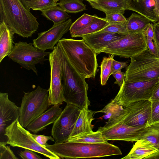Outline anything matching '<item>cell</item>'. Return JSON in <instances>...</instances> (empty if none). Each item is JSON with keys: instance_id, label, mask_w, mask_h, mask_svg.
<instances>
[{"instance_id": "cell-1", "label": "cell", "mask_w": 159, "mask_h": 159, "mask_svg": "<svg viewBox=\"0 0 159 159\" xmlns=\"http://www.w3.org/2000/svg\"><path fill=\"white\" fill-rule=\"evenodd\" d=\"M58 43L68 61L80 74L85 79L95 78L98 66L97 55L83 39L62 38Z\"/></svg>"}, {"instance_id": "cell-2", "label": "cell", "mask_w": 159, "mask_h": 159, "mask_svg": "<svg viewBox=\"0 0 159 159\" xmlns=\"http://www.w3.org/2000/svg\"><path fill=\"white\" fill-rule=\"evenodd\" d=\"M4 21L14 34L31 37L37 30V18L20 0H0V22Z\"/></svg>"}, {"instance_id": "cell-3", "label": "cell", "mask_w": 159, "mask_h": 159, "mask_svg": "<svg viewBox=\"0 0 159 159\" xmlns=\"http://www.w3.org/2000/svg\"><path fill=\"white\" fill-rule=\"evenodd\" d=\"M46 147L63 159L101 157L122 154L118 147L108 142L89 143L67 141L48 144Z\"/></svg>"}, {"instance_id": "cell-4", "label": "cell", "mask_w": 159, "mask_h": 159, "mask_svg": "<svg viewBox=\"0 0 159 159\" xmlns=\"http://www.w3.org/2000/svg\"><path fill=\"white\" fill-rule=\"evenodd\" d=\"M62 53V81L66 102L75 105L80 110L89 109L90 102L88 95V84Z\"/></svg>"}, {"instance_id": "cell-5", "label": "cell", "mask_w": 159, "mask_h": 159, "mask_svg": "<svg viewBox=\"0 0 159 159\" xmlns=\"http://www.w3.org/2000/svg\"><path fill=\"white\" fill-rule=\"evenodd\" d=\"M130 59L125 72L124 81L134 82L159 78V57L151 53L148 48Z\"/></svg>"}, {"instance_id": "cell-6", "label": "cell", "mask_w": 159, "mask_h": 159, "mask_svg": "<svg viewBox=\"0 0 159 159\" xmlns=\"http://www.w3.org/2000/svg\"><path fill=\"white\" fill-rule=\"evenodd\" d=\"M48 90L39 85L34 90L24 92L20 109L19 120L24 128L48 110Z\"/></svg>"}, {"instance_id": "cell-7", "label": "cell", "mask_w": 159, "mask_h": 159, "mask_svg": "<svg viewBox=\"0 0 159 159\" xmlns=\"http://www.w3.org/2000/svg\"><path fill=\"white\" fill-rule=\"evenodd\" d=\"M20 124L19 118L6 128L5 135L7 138V144L13 147H18L32 150L51 159L60 158L35 140L29 130Z\"/></svg>"}, {"instance_id": "cell-8", "label": "cell", "mask_w": 159, "mask_h": 159, "mask_svg": "<svg viewBox=\"0 0 159 159\" xmlns=\"http://www.w3.org/2000/svg\"><path fill=\"white\" fill-rule=\"evenodd\" d=\"M50 68L48 90L49 105H60L66 102L62 82L63 53L58 43L49 56Z\"/></svg>"}, {"instance_id": "cell-9", "label": "cell", "mask_w": 159, "mask_h": 159, "mask_svg": "<svg viewBox=\"0 0 159 159\" xmlns=\"http://www.w3.org/2000/svg\"><path fill=\"white\" fill-rule=\"evenodd\" d=\"M148 48L144 32L129 33L111 43L102 52L121 57H131Z\"/></svg>"}, {"instance_id": "cell-10", "label": "cell", "mask_w": 159, "mask_h": 159, "mask_svg": "<svg viewBox=\"0 0 159 159\" xmlns=\"http://www.w3.org/2000/svg\"><path fill=\"white\" fill-rule=\"evenodd\" d=\"M159 81V78L134 82L124 80L113 100L123 108L136 101L149 100Z\"/></svg>"}, {"instance_id": "cell-11", "label": "cell", "mask_w": 159, "mask_h": 159, "mask_svg": "<svg viewBox=\"0 0 159 159\" xmlns=\"http://www.w3.org/2000/svg\"><path fill=\"white\" fill-rule=\"evenodd\" d=\"M50 53L39 49L32 43L20 41L15 43L8 56L22 67L29 70H32L38 75L36 65L44 64L48 60L45 57H49Z\"/></svg>"}, {"instance_id": "cell-12", "label": "cell", "mask_w": 159, "mask_h": 159, "mask_svg": "<svg viewBox=\"0 0 159 159\" xmlns=\"http://www.w3.org/2000/svg\"><path fill=\"white\" fill-rule=\"evenodd\" d=\"M81 110L76 106L66 103L60 115L53 123L51 134L55 143L67 142L72 132Z\"/></svg>"}, {"instance_id": "cell-13", "label": "cell", "mask_w": 159, "mask_h": 159, "mask_svg": "<svg viewBox=\"0 0 159 159\" xmlns=\"http://www.w3.org/2000/svg\"><path fill=\"white\" fill-rule=\"evenodd\" d=\"M145 127H135L129 126L122 121L116 120L106 123L98 128L106 139L112 140L136 141L140 139Z\"/></svg>"}, {"instance_id": "cell-14", "label": "cell", "mask_w": 159, "mask_h": 159, "mask_svg": "<svg viewBox=\"0 0 159 159\" xmlns=\"http://www.w3.org/2000/svg\"><path fill=\"white\" fill-rule=\"evenodd\" d=\"M151 102L149 100L132 102L124 108L123 113L116 120L135 127H146L150 118Z\"/></svg>"}, {"instance_id": "cell-15", "label": "cell", "mask_w": 159, "mask_h": 159, "mask_svg": "<svg viewBox=\"0 0 159 159\" xmlns=\"http://www.w3.org/2000/svg\"><path fill=\"white\" fill-rule=\"evenodd\" d=\"M72 24V20L69 18L63 23L53 25L48 30L38 33L37 38L33 40V45L43 51L53 50L63 35L69 30Z\"/></svg>"}, {"instance_id": "cell-16", "label": "cell", "mask_w": 159, "mask_h": 159, "mask_svg": "<svg viewBox=\"0 0 159 159\" xmlns=\"http://www.w3.org/2000/svg\"><path fill=\"white\" fill-rule=\"evenodd\" d=\"M20 109L9 99L7 93H0V142L7 143L5 130L19 118Z\"/></svg>"}, {"instance_id": "cell-17", "label": "cell", "mask_w": 159, "mask_h": 159, "mask_svg": "<svg viewBox=\"0 0 159 159\" xmlns=\"http://www.w3.org/2000/svg\"><path fill=\"white\" fill-rule=\"evenodd\" d=\"M124 35L116 33L97 32L81 37L97 55L102 52V50L111 43Z\"/></svg>"}, {"instance_id": "cell-18", "label": "cell", "mask_w": 159, "mask_h": 159, "mask_svg": "<svg viewBox=\"0 0 159 159\" xmlns=\"http://www.w3.org/2000/svg\"><path fill=\"white\" fill-rule=\"evenodd\" d=\"M62 108L55 105L48 109L31 122L27 127V129L34 134L45 129L48 125L53 124L60 115Z\"/></svg>"}, {"instance_id": "cell-19", "label": "cell", "mask_w": 159, "mask_h": 159, "mask_svg": "<svg viewBox=\"0 0 159 159\" xmlns=\"http://www.w3.org/2000/svg\"><path fill=\"white\" fill-rule=\"evenodd\" d=\"M88 2L93 8L102 11L106 15L112 13L123 14L125 10H130L128 0H98Z\"/></svg>"}, {"instance_id": "cell-20", "label": "cell", "mask_w": 159, "mask_h": 159, "mask_svg": "<svg viewBox=\"0 0 159 159\" xmlns=\"http://www.w3.org/2000/svg\"><path fill=\"white\" fill-rule=\"evenodd\" d=\"M130 10L138 13L151 22H158L155 9V4L152 0H128Z\"/></svg>"}, {"instance_id": "cell-21", "label": "cell", "mask_w": 159, "mask_h": 159, "mask_svg": "<svg viewBox=\"0 0 159 159\" xmlns=\"http://www.w3.org/2000/svg\"><path fill=\"white\" fill-rule=\"evenodd\" d=\"M95 112L89 109L81 110L69 138L92 131L93 126L92 125V122L94 119L93 117Z\"/></svg>"}, {"instance_id": "cell-22", "label": "cell", "mask_w": 159, "mask_h": 159, "mask_svg": "<svg viewBox=\"0 0 159 159\" xmlns=\"http://www.w3.org/2000/svg\"><path fill=\"white\" fill-rule=\"evenodd\" d=\"M13 30L4 21L0 22V63L11 52L14 47Z\"/></svg>"}, {"instance_id": "cell-23", "label": "cell", "mask_w": 159, "mask_h": 159, "mask_svg": "<svg viewBox=\"0 0 159 159\" xmlns=\"http://www.w3.org/2000/svg\"><path fill=\"white\" fill-rule=\"evenodd\" d=\"M158 150L149 143L140 139L133 145L129 153L123 159H147L152 154Z\"/></svg>"}, {"instance_id": "cell-24", "label": "cell", "mask_w": 159, "mask_h": 159, "mask_svg": "<svg viewBox=\"0 0 159 159\" xmlns=\"http://www.w3.org/2000/svg\"><path fill=\"white\" fill-rule=\"evenodd\" d=\"M150 23V21L144 16L132 13L127 19V29L129 33L144 32Z\"/></svg>"}, {"instance_id": "cell-25", "label": "cell", "mask_w": 159, "mask_h": 159, "mask_svg": "<svg viewBox=\"0 0 159 159\" xmlns=\"http://www.w3.org/2000/svg\"><path fill=\"white\" fill-rule=\"evenodd\" d=\"M41 11V14L48 20L52 21L53 25L63 23L71 17V16L68 15L66 11L58 6Z\"/></svg>"}, {"instance_id": "cell-26", "label": "cell", "mask_w": 159, "mask_h": 159, "mask_svg": "<svg viewBox=\"0 0 159 159\" xmlns=\"http://www.w3.org/2000/svg\"><path fill=\"white\" fill-rule=\"evenodd\" d=\"M107 141L103 136L101 132L98 130L96 131H92L86 132L69 138L67 141L93 143H106Z\"/></svg>"}, {"instance_id": "cell-27", "label": "cell", "mask_w": 159, "mask_h": 159, "mask_svg": "<svg viewBox=\"0 0 159 159\" xmlns=\"http://www.w3.org/2000/svg\"><path fill=\"white\" fill-rule=\"evenodd\" d=\"M109 24L106 18L98 17L89 25L81 30L70 34L72 37H82V36L98 32Z\"/></svg>"}, {"instance_id": "cell-28", "label": "cell", "mask_w": 159, "mask_h": 159, "mask_svg": "<svg viewBox=\"0 0 159 159\" xmlns=\"http://www.w3.org/2000/svg\"><path fill=\"white\" fill-rule=\"evenodd\" d=\"M140 139L149 143L159 150V124L146 127Z\"/></svg>"}, {"instance_id": "cell-29", "label": "cell", "mask_w": 159, "mask_h": 159, "mask_svg": "<svg viewBox=\"0 0 159 159\" xmlns=\"http://www.w3.org/2000/svg\"><path fill=\"white\" fill-rule=\"evenodd\" d=\"M124 108L112 99L101 110L96 113H103L108 119L107 122H111L117 120L123 113Z\"/></svg>"}, {"instance_id": "cell-30", "label": "cell", "mask_w": 159, "mask_h": 159, "mask_svg": "<svg viewBox=\"0 0 159 159\" xmlns=\"http://www.w3.org/2000/svg\"><path fill=\"white\" fill-rule=\"evenodd\" d=\"M81 0H60L57 3L68 13H77L86 10V5Z\"/></svg>"}, {"instance_id": "cell-31", "label": "cell", "mask_w": 159, "mask_h": 159, "mask_svg": "<svg viewBox=\"0 0 159 159\" xmlns=\"http://www.w3.org/2000/svg\"><path fill=\"white\" fill-rule=\"evenodd\" d=\"M115 55L110 54L108 57H104L101 62L100 67V82L102 85H105L111 75L112 65Z\"/></svg>"}, {"instance_id": "cell-32", "label": "cell", "mask_w": 159, "mask_h": 159, "mask_svg": "<svg viewBox=\"0 0 159 159\" xmlns=\"http://www.w3.org/2000/svg\"><path fill=\"white\" fill-rule=\"evenodd\" d=\"M96 15H91L84 13L71 24L69 29L70 34L85 28L96 18Z\"/></svg>"}, {"instance_id": "cell-33", "label": "cell", "mask_w": 159, "mask_h": 159, "mask_svg": "<svg viewBox=\"0 0 159 159\" xmlns=\"http://www.w3.org/2000/svg\"><path fill=\"white\" fill-rule=\"evenodd\" d=\"M28 10L42 11L57 6L54 0H35L23 4Z\"/></svg>"}, {"instance_id": "cell-34", "label": "cell", "mask_w": 159, "mask_h": 159, "mask_svg": "<svg viewBox=\"0 0 159 159\" xmlns=\"http://www.w3.org/2000/svg\"><path fill=\"white\" fill-rule=\"evenodd\" d=\"M126 23V22L118 24H109L98 32L116 33L125 35L129 33L127 29Z\"/></svg>"}, {"instance_id": "cell-35", "label": "cell", "mask_w": 159, "mask_h": 159, "mask_svg": "<svg viewBox=\"0 0 159 159\" xmlns=\"http://www.w3.org/2000/svg\"><path fill=\"white\" fill-rule=\"evenodd\" d=\"M151 102V111L149 119L146 127L159 124V100Z\"/></svg>"}, {"instance_id": "cell-36", "label": "cell", "mask_w": 159, "mask_h": 159, "mask_svg": "<svg viewBox=\"0 0 159 159\" xmlns=\"http://www.w3.org/2000/svg\"><path fill=\"white\" fill-rule=\"evenodd\" d=\"M7 143L0 142V159H17L10 147L7 146Z\"/></svg>"}, {"instance_id": "cell-37", "label": "cell", "mask_w": 159, "mask_h": 159, "mask_svg": "<svg viewBox=\"0 0 159 159\" xmlns=\"http://www.w3.org/2000/svg\"><path fill=\"white\" fill-rule=\"evenodd\" d=\"M106 15L105 18L109 24H115L125 23L127 19L120 13H112Z\"/></svg>"}, {"instance_id": "cell-38", "label": "cell", "mask_w": 159, "mask_h": 159, "mask_svg": "<svg viewBox=\"0 0 159 159\" xmlns=\"http://www.w3.org/2000/svg\"><path fill=\"white\" fill-rule=\"evenodd\" d=\"M19 156L23 159H42L40 156L34 151L27 149L21 151L19 153Z\"/></svg>"}, {"instance_id": "cell-39", "label": "cell", "mask_w": 159, "mask_h": 159, "mask_svg": "<svg viewBox=\"0 0 159 159\" xmlns=\"http://www.w3.org/2000/svg\"><path fill=\"white\" fill-rule=\"evenodd\" d=\"M32 134L34 139L38 143L45 147L48 144L47 142L48 140H50L53 142L55 141L53 138L51 136Z\"/></svg>"}, {"instance_id": "cell-40", "label": "cell", "mask_w": 159, "mask_h": 159, "mask_svg": "<svg viewBox=\"0 0 159 159\" xmlns=\"http://www.w3.org/2000/svg\"><path fill=\"white\" fill-rule=\"evenodd\" d=\"M148 48L150 52L155 56L159 57V51L155 45L153 40L146 37Z\"/></svg>"}, {"instance_id": "cell-41", "label": "cell", "mask_w": 159, "mask_h": 159, "mask_svg": "<svg viewBox=\"0 0 159 159\" xmlns=\"http://www.w3.org/2000/svg\"><path fill=\"white\" fill-rule=\"evenodd\" d=\"M128 66V65L126 62L118 61L114 59L111 75L117 71L121 70V69L126 67Z\"/></svg>"}, {"instance_id": "cell-42", "label": "cell", "mask_w": 159, "mask_h": 159, "mask_svg": "<svg viewBox=\"0 0 159 159\" xmlns=\"http://www.w3.org/2000/svg\"><path fill=\"white\" fill-rule=\"evenodd\" d=\"M112 75L116 79L114 84H117L120 86L122 84L125 78V73L121 71V70L117 71Z\"/></svg>"}, {"instance_id": "cell-43", "label": "cell", "mask_w": 159, "mask_h": 159, "mask_svg": "<svg viewBox=\"0 0 159 159\" xmlns=\"http://www.w3.org/2000/svg\"><path fill=\"white\" fill-rule=\"evenodd\" d=\"M153 26L154 32V43L159 51V22L154 23Z\"/></svg>"}, {"instance_id": "cell-44", "label": "cell", "mask_w": 159, "mask_h": 159, "mask_svg": "<svg viewBox=\"0 0 159 159\" xmlns=\"http://www.w3.org/2000/svg\"><path fill=\"white\" fill-rule=\"evenodd\" d=\"M151 102L159 100V81L157 84L149 100Z\"/></svg>"}, {"instance_id": "cell-45", "label": "cell", "mask_w": 159, "mask_h": 159, "mask_svg": "<svg viewBox=\"0 0 159 159\" xmlns=\"http://www.w3.org/2000/svg\"><path fill=\"white\" fill-rule=\"evenodd\" d=\"M147 37H148L154 40V32L153 24L149 23L144 31Z\"/></svg>"}, {"instance_id": "cell-46", "label": "cell", "mask_w": 159, "mask_h": 159, "mask_svg": "<svg viewBox=\"0 0 159 159\" xmlns=\"http://www.w3.org/2000/svg\"><path fill=\"white\" fill-rule=\"evenodd\" d=\"M155 3V13L159 22V0H152Z\"/></svg>"}, {"instance_id": "cell-47", "label": "cell", "mask_w": 159, "mask_h": 159, "mask_svg": "<svg viewBox=\"0 0 159 159\" xmlns=\"http://www.w3.org/2000/svg\"><path fill=\"white\" fill-rule=\"evenodd\" d=\"M147 159H159V150L150 155Z\"/></svg>"}, {"instance_id": "cell-48", "label": "cell", "mask_w": 159, "mask_h": 159, "mask_svg": "<svg viewBox=\"0 0 159 159\" xmlns=\"http://www.w3.org/2000/svg\"><path fill=\"white\" fill-rule=\"evenodd\" d=\"M23 4L27 3L33 1L35 0H20Z\"/></svg>"}, {"instance_id": "cell-49", "label": "cell", "mask_w": 159, "mask_h": 159, "mask_svg": "<svg viewBox=\"0 0 159 159\" xmlns=\"http://www.w3.org/2000/svg\"><path fill=\"white\" fill-rule=\"evenodd\" d=\"M85 0L87 1L88 2H89V1H97L98 0Z\"/></svg>"}, {"instance_id": "cell-50", "label": "cell", "mask_w": 159, "mask_h": 159, "mask_svg": "<svg viewBox=\"0 0 159 159\" xmlns=\"http://www.w3.org/2000/svg\"><path fill=\"white\" fill-rule=\"evenodd\" d=\"M59 0H54L55 2L57 3V2Z\"/></svg>"}, {"instance_id": "cell-51", "label": "cell", "mask_w": 159, "mask_h": 159, "mask_svg": "<svg viewBox=\"0 0 159 159\" xmlns=\"http://www.w3.org/2000/svg\"></svg>"}]
</instances>
